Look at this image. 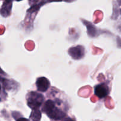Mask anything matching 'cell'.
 Instances as JSON below:
<instances>
[{
	"mask_svg": "<svg viewBox=\"0 0 121 121\" xmlns=\"http://www.w3.org/2000/svg\"><path fill=\"white\" fill-rule=\"evenodd\" d=\"M65 121H74L72 120V119H70V118H67V119L65 120Z\"/></svg>",
	"mask_w": 121,
	"mask_h": 121,
	"instance_id": "8fae6325",
	"label": "cell"
},
{
	"mask_svg": "<svg viewBox=\"0 0 121 121\" xmlns=\"http://www.w3.org/2000/svg\"><path fill=\"white\" fill-rule=\"evenodd\" d=\"M50 84L49 80L44 77L39 78L37 79L36 86L39 91L42 92H46V91H47L48 87H50Z\"/></svg>",
	"mask_w": 121,
	"mask_h": 121,
	"instance_id": "277c9868",
	"label": "cell"
},
{
	"mask_svg": "<svg viewBox=\"0 0 121 121\" xmlns=\"http://www.w3.org/2000/svg\"><path fill=\"white\" fill-rule=\"evenodd\" d=\"M46 113L49 118L54 120H60L66 116V113L65 112L56 107V106Z\"/></svg>",
	"mask_w": 121,
	"mask_h": 121,
	"instance_id": "5b68a950",
	"label": "cell"
},
{
	"mask_svg": "<svg viewBox=\"0 0 121 121\" xmlns=\"http://www.w3.org/2000/svg\"><path fill=\"white\" fill-rule=\"evenodd\" d=\"M94 91L95 94L100 99L105 98L109 93L108 86L105 83H101L96 86Z\"/></svg>",
	"mask_w": 121,
	"mask_h": 121,
	"instance_id": "3957f363",
	"label": "cell"
},
{
	"mask_svg": "<svg viewBox=\"0 0 121 121\" xmlns=\"http://www.w3.org/2000/svg\"><path fill=\"white\" fill-rule=\"evenodd\" d=\"M12 8V1H5L0 10V14L4 17H7L10 14Z\"/></svg>",
	"mask_w": 121,
	"mask_h": 121,
	"instance_id": "8992f818",
	"label": "cell"
},
{
	"mask_svg": "<svg viewBox=\"0 0 121 121\" xmlns=\"http://www.w3.org/2000/svg\"><path fill=\"white\" fill-rule=\"evenodd\" d=\"M66 2H72V1H74V0H65Z\"/></svg>",
	"mask_w": 121,
	"mask_h": 121,
	"instance_id": "4fadbf2b",
	"label": "cell"
},
{
	"mask_svg": "<svg viewBox=\"0 0 121 121\" xmlns=\"http://www.w3.org/2000/svg\"><path fill=\"white\" fill-rule=\"evenodd\" d=\"M69 54L74 60L81 59L85 55V48L82 46L71 47L69 50Z\"/></svg>",
	"mask_w": 121,
	"mask_h": 121,
	"instance_id": "7a4b0ae2",
	"label": "cell"
},
{
	"mask_svg": "<svg viewBox=\"0 0 121 121\" xmlns=\"http://www.w3.org/2000/svg\"><path fill=\"white\" fill-rule=\"evenodd\" d=\"M30 1H32V2H36V1H37L38 0H29Z\"/></svg>",
	"mask_w": 121,
	"mask_h": 121,
	"instance_id": "5bb4252c",
	"label": "cell"
},
{
	"mask_svg": "<svg viewBox=\"0 0 121 121\" xmlns=\"http://www.w3.org/2000/svg\"><path fill=\"white\" fill-rule=\"evenodd\" d=\"M119 2L120 4V5H121V0H119Z\"/></svg>",
	"mask_w": 121,
	"mask_h": 121,
	"instance_id": "9a60e30c",
	"label": "cell"
},
{
	"mask_svg": "<svg viewBox=\"0 0 121 121\" xmlns=\"http://www.w3.org/2000/svg\"><path fill=\"white\" fill-rule=\"evenodd\" d=\"M17 121H29V120L26 119V118H19Z\"/></svg>",
	"mask_w": 121,
	"mask_h": 121,
	"instance_id": "9c48e42d",
	"label": "cell"
},
{
	"mask_svg": "<svg viewBox=\"0 0 121 121\" xmlns=\"http://www.w3.org/2000/svg\"><path fill=\"white\" fill-rule=\"evenodd\" d=\"M0 91H1V86H0Z\"/></svg>",
	"mask_w": 121,
	"mask_h": 121,
	"instance_id": "ac0fdd59",
	"label": "cell"
},
{
	"mask_svg": "<svg viewBox=\"0 0 121 121\" xmlns=\"http://www.w3.org/2000/svg\"><path fill=\"white\" fill-rule=\"evenodd\" d=\"M27 105L32 109H39L44 100V96L41 93L31 92L27 95Z\"/></svg>",
	"mask_w": 121,
	"mask_h": 121,
	"instance_id": "6da1fadb",
	"label": "cell"
},
{
	"mask_svg": "<svg viewBox=\"0 0 121 121\" xmlns=\"http://www.w3.org/2000/svg\"><path fill=\"white\" fill-rule=\"evenodd\" d=\"M5 1H12V0H5Z\"/></svg>",
	"mask_w": 121,
	"mask_h": 121,
	"instance_id": "2e32d148",
	"label": "cell"
},
{
	"mask_svg": "<svg viewBox=\"0 0 121 121\" xmlns=\"http://www.w3.org/2000/svg\"><path fill=\"white\" fill-rule=\"evenodd\" d=\"M30 118L32 121H40L41 118V114L39 109H33Z\"/></svg>",
	"mask_w": 121,
	"mask_h": 121,
	"instance_id": "52a82bcc",
	"label": "cell"
},
{
	"mask_svg": "<svg viewBox=\"0 0 121 121\" xmlns=\"http://www.w3.org/2000/svg\"><path fill=\"white\" fill-rule=\"evenodd\" d=\"M0 74H4V72L2 70L1 68H0Z\"/></svg>",
	"mask_w": 121,
	"mask_h": 121,
	"instance_id": "7c38bea8",
	"label": "cell"
},
{
	"mask_svg": "<svg viewBox=\"0 0 121 121\" xmlns=\"http://www.w3.org/2000/svg\"></svg>",
	"mask_w": 121,
	"mask_h": 121,
	"instance_id": "d6986e66",
	"label": "cell"
},
{
	"mask_svg": "<svg viewBox=\"0 0 121 121\" xmlns=\"http://www.w3.org/2000/svg\"><path fill=\"white\" fill-rule=\"evenodd\" d=\"M16 1H21V0H16Z\"/></svg>",
	"mask_w": 121,
	"mask_h": 121,
	"instance_id": "e0dca14e",
	"label": "cell"
},
{
	"mask_svg": "<svg viewBox=\"0 0 121 121\" xmlns=\"http://www.w3.org/2000/svg\"><path fill=\"white\" fill-rule=\"evenodd\" d=\"M62 0H46V1H47V2H55V1H56V2H59V1H61Z\"/></svg>",
	"mask_w": 121,
	"mask_h": 121,
	"instance_id": "30bf717a",
	"label": "cell"
},
{
	"mask_svg": "<svg viewBox=\"0 0 121 121\" xmlns=\"http://www.w3.org/2000/svg\"><path fill=\"white\" fill-rule=\"evenodd\" d=\"M87 24H86L87 26V31H88V34L91 36H95L96 33V28L94 26L90 23L89 22H87Z\"/></svg>",
	"mask_w": 121,
	"mask_h": 121,
	"instance_id": "ba28073f",
	"label": "cell"
}]
</instances>
